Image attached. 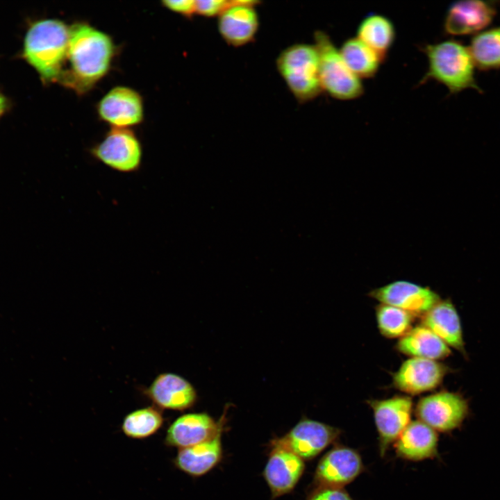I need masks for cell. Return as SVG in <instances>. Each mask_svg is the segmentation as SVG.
<instances>
[{"label": "cell", "mask_w": 500, "mask_h": 500, "mask_svg": "<svg viewBox=\"0 0 500 500\" xmlns=\"http://www.w3.org/2000/svg\"><path fill=\"white\" fill-rule=\"evenodd\" d=\"M367 403L373 412L379 451L383 456L411 422L413 401L410 396L399 394L387 399H369Z\"/></svg>", "instance_id": "obj_8"}, {"label": "cell", "mask_w": 500, "mask_h": 500, "mask_svg": "<svg viewBox=\"0 0 500 500\" xmlns=\"http://www.w3.org/2000/svg\"><path fill=\"white\" fill-rule=\"evenodd\" d=\"M436 334L451 349L465 354L459 314L450 299L440 300L421 317V323Z\"/></svg>", "instance_id": "obj_19"}, {"label": "cell", "mask_w": 500, "mask_h": 500, "mask_svg": "<svg viewBox=\"0 0 500 500\" xmlns=\"http://www.w3.org/2000/svg\"><path fill=\"white\" fill-rule=\"evenodd\" d=\"M97 111L100 118L112 128H128L142 121V99L135 90L117 86L103 97Z\"/></svg>", "instance_id": "obj_15"}, {"label": "cell", "mask_w": 500, "mask_h": 500, "mask_svg": "<svg viewBox=\"0 0 500 500\" xmlns=\"http://www.w3.org/2000/svg\"><path fill=\"white\" fill-rule=\"evenodd\" d=\"M319 58V76L323 91L341 101L353 100L364 93L361 79L349 68L339 49L323 31L314 33Z\"/></svg>", "instance_id": "obj_5"}, {"label": "cell", "mask_w": 500, "mask_h": 500, "mask_svg": "<svg viewBox=\"0 0 500 500\" xmlns=\"http://www.w3.org/2000/svg\"><path fill=\"white\" fill-rule=\"evenodd\" d=\"M114 54V45L106 33L85 23L69 28L65 65L58 83L83 93L108 72Z\"/></svg>", "instance_id": "obj_1"}, {"label": "cell", "mask_w": 500, "mask_h": 500, "mask_svg": "<svg viewBox=\"0 0 500 500\" xmlns=\"http://www.w3.org/2000/svg\"><path fill=\"white\" fill-rule=\"evenodd\" d=\"M10 106L9 100L7 97L0 91V117L5 113L8 109Z\"/></svg>", "instance_id": "obj_31"}, {"label": "cell", "mask_w": 500, "mask_h": 500, "mask_svg": "<svg viewBox=\"0 0 500 500\" xmlns=\"http://www.w3.org/2000/svg\"><path fill=\"white\" fill-rule=\"evenodd\" d=\"M437 431L425 423L415 420L410 422L395 441L397 456L403 459L419 461L438 456Z\"/></svg>", "instance_id": "obj_20"}, {"label": "cell", "mask_w": 500, "mask_h": 500, "mask_svg": "<svg viewBox=\"0 0 500 500\" xmlns=\"http://www.w3.org/2000/svg\"><path fill=\"white\" fill-rule=\"evenodd\" d=\"M93 158L112 171L138 172L142 163V147L130 128H111L103 140L90 149Z\"/></svg>", "instance_id": "obj_6"}, {"label": "cell", "mask_w": 500, "mask_h": 500, "mask_svg": "<svg viewBox=\"0 0 500 500\" xmlns=\"http://www.w3.org/2000/svg\"><path fill=\"white\" fill-rule=\"evenodd\" d=\"M379 333L388 339L401 338L409 332L415 317L411 313L388 304L379 303L375 308Z\"/></svg>", "instance_id": "obj_27"}, {"label": "cell", "mask_w": 500, "mask_h": 500, "mask_svg": "<svg viewBox=\"0 0 500 500\" xmlns=\"http://www.w3.org/2000/svg\"><path fill=\"white\" fill-rule=\"evenodd\" d=\"M144 394L158 408L179 411L192 408L197 400L193 385L181 376L169 372L158 374Z\"/></svg>", "instance_id": "obj_17"}, {"label": "cell", "mask_w": 500, "mask_h": 500, "mask_svg": "<svg viewBox=\"0 0 500 500\" xmlns=\"http://www.w3.org/2000/svg\"><path fill=\"white\" fill-rule=\"evenodd\" d=\"M494 1L464 0L451 3L444 22V33L450 36L476 35L492 24L497 13Z\"/></svg>", "instance_id": "obj_11"}, {"label": "cell", "mask_w": 500, "mask_h": 500, "mask_svg": "<svg viewBox=\"0 0 500 500\" xmlns=\"http://www.w3.org/2000/svg\"><path fill=\"white\" fill-rule=\"evenodd\" d=\"M469 412L468 401L462 394L446 390L420 398L415 408L418 420L442 433L460 428Z\"/></svg>", "instance_id": "obj_7"}, {"label": "cell", "mask_w": 500, "mask_h": 500, "mask_svg": "<svg viewBox=\"0 0 500 500\" xmlns=\"http://www.w3.org/2000/svg\"><path fill=\"white\" fill-rule=\"evenodd\" d=\"M223 428L203 442L181 449L174 460L175 466L192 476H200L211 470L222 456Z\"/></svg>", "instance_id": "obj_21"}, {"label": "cell", "mask_w": 500, "mask_h": 500, "mask_svg": "<svg viewBox=\"0 0 500 500\" xmlns=\"http://www.w3.org/2000/svg\"><path fill=\"white\" fill-rule=\"evenodd\" d=\"M231 3V1L226 0L195 1L196 13L206 17H219Z\"/></svg>", "instance_id": "obj_28"}, {"label": "cell", "mask_w": 500, "mask_h": 500, "mask_svg": "<svg viewBox=\"0 0 500 500\" xmlns=\"http://www.w3.org/2000/svg\"><path fill=\"white\" fill-rule=\"evenodd\" d=\"M259 3L252 0L231 1L230 6L218 17V31L228 45L240 47L255 38L259 26L255 6Z\"/></svg>", "instance_id": "obj_13"}, {"label": "cell", "mask_w": 500, "mask_h": 500, "mask_svg": "<svg viewBox=\"0 0 500 500\" xmlns=\"http://www.w3.org/2000/svg\"><path fill=\"white\" fill-rule=\"evenodd\" d=\"M450 372L439 360L408 358L393 373L392 385L406 395H418L438 388Z\"/></svg>", "instance_id": "obj_10"}, {"label": "cell", "mask_w": 500, "mask_h": 500, "mask_svg": "<svg viewBox=\"0 0 500 500\" xmlns=\"http://www.w3.org/2000/svg\"><path fill=\"white\" fill-rule=\"evenodd\" d=\"M339 50L349 68L361 80L374 77L383 62L374 50L356 37L344 40Z\"/></svg>", "instance_id": "obj_24"}, {"label": "cell", "mask_w": 500, "mask_h": 500, "mask_svg": "<svg viewBox=\"0 0 500 500\" xmlns=\"http://www.w3.org/2000/svg\"><path fill=\"white\" fill-rule=\"evenodd\" d=\"M468 47L477 69H500V24L474 35Z\"/></svg>", "instance_id": "obj_25"}, {"label": "cell", "mask_w": 500, "mask_h": 500, "mask_svg": "<svg viewBox=\"0 0 500 500\" xmlns=\"http://www.w3.org/2000/svg\"><path fill=\"white\" fill-rule=\"evenodd\" d=\"M69 28L63 22L44 19L28 27L22 55L44 83L58 82L68 49Z\"/></svg>", "instance_id": "obj_3"}, {"label": "cell", "mask_w": 500, "mask_h": 500, "mask_svg": "<svg viewBox=\"0 0 500 500\" xmlns=\"http://www.w3.org/2000/svg\"><path fill=\"white\" fill-rule=\"evenodd\" d=\"M226 410L217 422L206 412L184 414L169 426L165 444L181 449L203 442L213 437L224 428Z\"/></svg>", "instance_id": "obj_14"}, {"label": "cell", "mask_w": 500, "mask_h": 500, "mask_svg": "<svg viewBox=\"0 0 500 500\" xmlns=\"http://www.w3.org/2000/svg\"><path fill=\"white\" fill-rule=\"evenodd\" d=\"M395 349L409 358L440 360L451 354V349L422 324L413 326L397 342Z\"/></svg>", "instance_id": "obj_22"}, {"label": "cell", "mask_w": 500, "mask_h": 500, "mask_svg": "<svg viewBox=\"0 0 500 500\" xmlns=\"http://www.w3.org/2000/svg\"><path fill=\"white\" fill-rule=\"evenodd\" d=\"M263 476L274 498L290 492L300 479L305 465L303 460L292 452L272 445Z\"/></svg>", "instance_id": "obj_18"}, {"label": "cell", "mask_w": 500, "mask_h": 500, "mask_svg": "<svg viewBox=\"0 0 500 500\" xmlns=\"http://www.w3.org/2000/svg\"><path fill=\"white\" fill-rule=\"evenodd\" d=\"M162 3L169 10L185 17H191L196 13L194 0H165Z\"/></svg>", "instance_id": "obj_30"}, {"label": "cell", "mask_w": 500, "mask_h": 500, "mask_svg": "<svg viewBox=\"0 0 500 500\" xmlns=\"http://www.w3.org/2000/svg\"><path fill=\"white\" fill-rule=\"evenodd\" d=\"M364 470L360 454L342 446L328 451L319 462L315 478L319 485L342 488Z\"/></svg>", "instance_id": "obj_16"}, {"label": "cell", "mask_w": 500, "mask_h": 500, "mask_svg": "<svg viewBox=\"0 0 500 500\" xmlns=\"http://www.w3.org/2000/svg\"><path fill=\"white\" fill-rule=\"evenodd\" d=\"M276 63L278 73L299 103L309 102L322 92L319 54L314 44L288 47L279 53Z\"/></svg>", "instance_id": "obj_4"}, {"label": "cell", "mask_w": 500, "mask_h": 500, "mask_svg": "<svg viewBox=\"0 0 500 500\" xmlns=\"http://www.w3.org/2000/svg\"><path fill=\"white\" fill-rule=\"evenodd\" d=\"M163 424L164 417L160 410L156 406H149L126 415L121 428L128 438L142 440L157 433Z\"/></svg>", "instance_id": "obj_26"}, {"label": "cell", "mask_w": 500, "mask_h": 500, "mask_svg": "<svg viewBox=\"0 0 500 500\" xmlns=\"http://www.w3.org/2000/svg\"><path fill=\"white\" fill-rule=\"evenodd\" d=\"M421 50L427 58L428 68L419 82L435 81L457 94L465 90L483 93L476 78L477 69L468 46L453 38L434 44H426Z\"/></svg>", "instance_id": "obj_2"}, {"label": "cell", "mask_w": 500, "mask_h": 500, "mask_svg": "<svg viewBox=\"0 0 500 500\" xmlns=\"http://www.w3.org/2000/svg\"><path fill=\"white\" fill-rule=\"evenodd\" d=\"M340 435V430L323 422L303 417L272 445L284 448L303 460L315 458Z\"/></svg>", "instance_id": "obj_9"}, {"label": "cell", "mask_w": 500, "mask_h": 500, "mask_svg": "<svg viewBox=\"0 0 500 500\" xmlns=\"http://www.w3.org/2000/svg\"><path fill=\"white\" fill-rule=\"evenodd\" d=\"M307 500H353L342 488L319 485Z\"/></svg>", "instance_id": "obj_29"}, {"label": "cell", "mask_w": 500, "mask_h": 500, "mask_svg": "<svg viewBox=\"0 0 500 500\" xmlns=\"http://www.w3.org/2000/svg\"><path fill=\"white\" fill-rule=\"evenodd\" d=\"M368 295L379 303L397 307L415 317H422L441 300L430 288L403 280L372 290Z\"/></svg>", "instance_id": "obj_12"}, {"label": "cell", "mask_w": 500, "mask_h": 500, "mask_svg": "<svg viewBox=\"0 0 500 500\" xmlns=\"http://www.w3.org/2000/svg\"><path fill=\"white\" fill-rule=\"evenodd\" d=\"M356 37L374 50L384 61L394 44L396 30L393 22L388 17L372 13L361 20Z\"/></svg>", "instance_id": "obj_23"}]
</instances>
